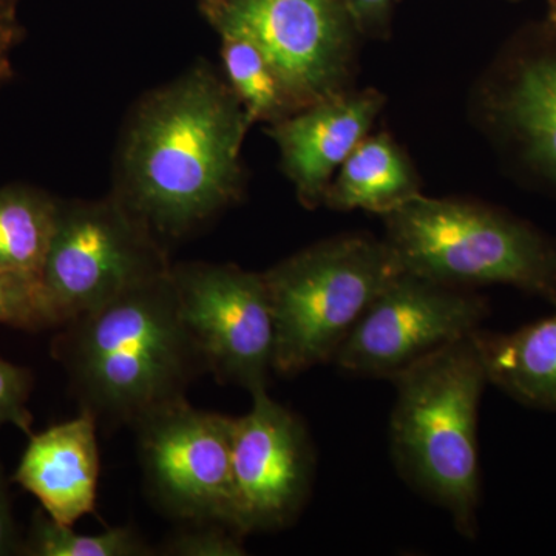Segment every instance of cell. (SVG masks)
<instances>
[{
	"label": "cell",
	"instance_id": "603a6c76",
	"mask_svg": "<svg viewBox=\"0 0 556 556\" xmlns=\"http://www.w3.org/2000/svg\"><path fill=\"white\" fill-rule=\"evenodd\" d=\"M22 0H0V90L14 78V51L24 42Z\"/></svg>",
	"mask_w": 556,
	"mask_h": 556
},
{
	"label": "cell",
	"instance_id": "2e32d148",
	"mask_svg": "<svg viewBox=\"0 0 556 556\" xmlns=\"http://www.w3.org/2000/svg\"><path fill=\"white\" fill-rule=\"evenodd\" d=\"M420 193L407 153L388 134L368 135L351 152L329 186L325 204L336 211L386 215Z\"/></svg>",
	"mask_w": 556,
	"mask_h": 556
},
{
	"label": "cell",
	"instance_id": "ffe728a7",
	"mask_svg": "<svg viewBox=\"0 0 556 556\" xmlns=\"http://www.w3.org/2000/svg\"><path fill=\"white\" fill-rule=\"evenodd\" d=\"M0 325L27 331L53 328L39 281L0 269Z\"/></svg>",
	"mask_w": 556,
	"mask_h": 556
},
{
	"label": "cell",
	"instance_id": "6da1fadb",
	"mask_svg": "<svg viewBox=\"0 0 556 556\" xmlns=\"http://www.w3.org/2000/svg\"><path fill=\"white\" fill-rule=\"evenodd\" d=\"M251 126L228 80L197 62L131 110L112 193L161 241L181 239L240 199Z\"/></svg>",
	"mask_w": 556,
	"mask_h": 556
},
{
	"label": "cell",
	"instance_id": "484cf974",
	"mask_svg": "<svg viewBox=\"0 0 556 556\" xmlns=\"http://www.w3.org/2000/svg\"><path fill=\"white\" fill-rule=\"evenodd\" d=\"M232 0H199V7L203 16L211 17L212 14L217 13L218 10H222L223 7L228 5Z\"/></svg>",
	"mask_w": 556,
	"mask_h": 556
},
{
	"label": "cell",
	"instance_id": "7402d4cb",
	"mask_svg": "<svg viewBox=\"0 0 556 556\" xmlns=\"http://www.w3.org/2000/svg\"><path fill=\"white\" fill-rule=\"evenodd\" d=\"M31 390L30 369L0 357V428L13 426L30 437L33 416L28 402Z\"/></svg>",
	"mask_w": 556,
	"mask_h": 556
},
{
	"label": "cell",
	"instance_id": "30bf717a",
	"mask_svg": "<svg viewBox=\"0 0 556 556\" xmlns=\"http://www.w3.org/2000/svg\"><path fill=\"white\" fill-rule=\"evenodd\" d=\"M131 427L150 492L161 506L177 518L236 530L233 417L193 408L181 399Z\"/></svg>",
	"mask_w": 556,
	"mask_h": 556
},
{
	"label": "cell",
	"instance_id": "d4e9b609",
	"mask_svg": "<svg viewBox=\"0 0 556 556\" xmlns=\"http://www.w3.org/2000/svg\"><path fill=\"white\" fill-rule=\"evenodd\" d=\"M358 35H382L387 30L393 0H346Z\"/></svg>",
	"mask_w": 556,
	"mask_h": 556
},
{
	"label": "cell",
	"instance_id": "cb8c5ba5",
	"mask_svg": "<svg viewBox=\"0 0 556 556\" xmlns=\"http://www.w3.org/2000/svg\"><path fill=\"white\" fill-rule=\"evenodd\" d=\"M22 540L24 535L14 519L9 477L0 463V556L21 555Z\"/></svg>",
	"mask_w": 556,
	"mask_h": 556
},
{
	"label": "cell",
	"instance_id": "4316f807",
	"mask_svg": "<svg viewBox=\"0 0 556 556\" xmlns=\"http://www.w3.org/2000/svg\"><path fill=\"white\" fill-rule=\"evenodd\" d=\"M548 5H551L552 14H554V21L556 24V0H547Z\"/></svg>",
	"mask_w": 556,
	"mask_h": 556
},
{
	"label": "cell",
	"instance_id": "7c38bea8",
	"mask_svg": "<svg viewBox=\"0 0 556 556\" xmlns=\"http://www.w3.org/2000/svg\"><path fill=\"white\" fill-rule=\"evenodd\" d=\"M383 105L378 90L350 89L270 124L268 135L303 206L325 204L340 166L368 137Z\"/></svg>",
	"mask_w": 556,
	"mask_h": 556
},
{
	"label": "cell",
	"instance_id": "ac0fdd59",
	"mask_svg": "<svg viewBox=\"0 0 556 556\" xmlns=\"http://www.w3.org/2000/svg\"><path fill=\"white\" fill-rule=\"evenodd\" d=\"M223 68L251 124L278 123L292 115L280 80L262 51L243 38L223 36Z\"/></svg>",
	"mask_w": 556,
	"mask_h": 556
},
{
	"label": "cell",
	"instance_id": "d6986e66",
	"mask_svg": "<svg viewBox=\"0 0 556 556\" xmlns=\"http://www.w3.org/2000/svg\"><path fill=\"white\" fill-rule=\"evenodd\" d=\"M134 527H113L97 535H84L61 525L42 508L33 514L22 540V556H146L153 555Z\"/></svg>",
	"mask_w": 556,
	"mask_h": 556
},
{
	"label": "cell",
	"instance_id": "3957f363",
	"mask_svg": "<svg viewBox=\"0 0 556 556\" xmlns=\"http://www.w3.org/2000/svg\"><path fill=\"white\" fill-rule=\"evenodd\" d=\"M390 439L402 477L444 508L464 536L477 533L481 500L478 412L489 383L475 334L391 378Z\"/></svg>",
	"mask_w": 556,
	"mask_h": 556
},
{
	"label": "cell",
	"instance_id": "e0dca14e",
	"mask_svg": "<svg viewBox=\"0 0 556 556\" xmlns=\"http://www.w3.org/2000/svg\"><path fill=\"white\" fill-rule=\"evenodd\" d=\"M60 199L36 186L0 188V269L39 281Z\"/></svg>",
	"mask_w": 556,
	"mask_h": 556
},
{
	"label": "cell",
	"instance_id": "8fae6325",
	"mask_svg": "<svg viewBox=\"0 0 556 556\" xmlns=\"http://www.w3.org/2000/svg\"><path fill=\"white\" fill-rule=\"evenodd\" d=\"M314 450L294 413L252 394L251 412L233 417V529L241 536L270 532L294 521L308 501Z\"/></svg>",
	"mask_w": 556,
	"mask_h": 556
},
{
	"label": "cell",
	"instance_id": "277c9868",
	"mask_svg": "<svg viewBox=\"0 0 556 556\" xmlns=\"http://www.w3.org/2000/svg\"><path fill=\"white\" fill-rule=\"evenodd\" d=\"M383 222L405 273L464 289L507 285L556 303V247L522 219L419 193Z\"/></svg>",
	"mask_w": 556,
	"mask_h": 556
},
{
	"label": "cell",
	"instance_id": "7a4b0ae2",
	"mask_svg": "<svg viewBox=\"0 0 556 556\" xmlns=\"http://www.w3.org/2000/svg\"><path fill=\"white\" fill-rule=\"evenodd\" d=\"M58 329L51 354L80 412L98 422L135 426L186 399L190 382L206 371L179 311L172 266Z\"/></svg>",
	"mask_w": 556,
	"mask_h": 556
},
{
	"label": "cell",
	"instance_id": "9c48e42d",
	"mask_svg": "<svg viewBox=\"0 0 556 556\" xmlns=\"http://www.w3.org/2000/svg\"><path fill=\"white\" fill-rule=\"evenodd\" d=\"M489 314L470 289L401 274L369 305L334 357L342 371L391 379L441 348L471 338Z\"/></svg>",
	"mask_w": 556,
	"mask_h": 556
},
{
	"label": "cell",
	"instance_id": "4fadbf2b",
	"mask_svg": "<svg viewBox=\"0 0 556 556\" xmlns=\"http://www.w3.org/2000/svg\"><path fill=\"white\" fill-rule=\"evenodd\" d=\"M98 420L80 412L75 419L28 437L13 481L39 501L61 525L73 526L97 508L100 482Z\"/></svg>",
	"mask_w": 556,
	"mask_h": 556
},
{
	"label": "cell",
	"instance_id": "ba28073f",
	"mask_svg": "<svg viewBox=\"0 0 556 556\" xmlns=\"http://www.w3.org/2000/svg\"><path fill=\"white\" fill-rule=\"evenodd\" d=\"M179 311L206 369L251 394L266 391L276 357L273 305L263 273L237 265H172Z\"/></svg>",
	"mask_w": 556,
	"mask_h": 556
},
{
	"label": "cell",
	"instance_id": "5b68a950",
	"mask_svg": "<svg viewBox=\"0 0 556 556\" xmlns=\"http://www.w3.org/2000/svg\"><path fill=\"white\" fill-rule=\"evenodd\" d=\"M402 273L386 240L343 233L263 273L276 327L274 371L294 376L334 361L343 340Z\"/></svg>",
	"mask_w": 556,
	"mask_h": 556
},
{
	"label": "cell",
	"instance_id": "9a60e30c",
	"mask_svg": "<svg viewBox=\"0 0 556 556\" xmlns=\"http://www.w3.org/2000/svg\"><path fill=\"white\" fill-rule=\"evenodd\" d=\"M486 379L532 408L556 412V311L508 332H475Z\"/></svg>",
	"mask_w": 556,
	"mask_h": 556
},
{
	"label": "cell",
	"instance_id": "52a82bcc",
	"mask_svg": "<svg viewBox=\"0 0 556 556\" xmlns=\"http://www.w3.org/2000/svg\"><path fill=\"white\" fill-rule=\"evenodd\" d=\"M207 22L262 51L294 113L350 90L358 31L346 0H232Z\"/></svg>",
	"mask_w": 556,
	"mask_h": 556
},
{
	"label": "cell",
	"instance_id": "5bb4252c",
	"mask_svg": "<svg viewBox=\"0 0 556 556\" xmlns=\"http://www.w3.org/2000/svg\"><path fill=\"white\" fill-rule=\"evenodd\" d=\"M489 108L521 160L556 186V38L508 61Z\"/></svg>",
	"mask_w": 556,
	"mask_h": 556
},
{
	"label": "cell",
	"instance_id": "44dd1931",
	"mask_svg": "<svg viewBox=\"0 0 556 556\" xmlns=\"http://www.w3.org/2000/svg\"><path fill=\"white\" fill-rule=\"evenodd\" d=\"M167 541L161 554L172 556H243V536L219 522H197Z\"/></svg>",
	"mask_w": 556,
	"mask_h": 556
},
{
	"label": "cell",
	"instance_id": "8992f818",
	"mask_svg": "<svg viewBox=\"0 0 556 556\" xmlns=\"http://www.w3.org/2000/svg\"><path fill=\"white\" fill-rule=\"evenodd\" d=\"M163 241L113 193L61 200L39 288L53 328L170 269Z\"/></svg>",
	"mask_w": 556,
	"mask_h": 556
}]
</instances>
